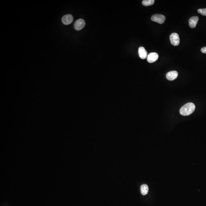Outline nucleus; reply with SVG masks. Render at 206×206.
I'll list each match as a JSON object with an SVG mask.
<instances>
[{"label":"nucleus","instance_id":"1","mask_svg":"<svg viewBox=\"0 0 206 206\" xmlns=\"http://www.w3.org/2000/svg\"><path fill=\"white\" fill-rule=\"evenodd\" d=\"M195 109V106L193 103H188L184 105L180 110V113L183 116H188L193 113Z\"/></svg>","mask_w":206,"mask_h":206},{"label":"nucleus","instance_id":"2","mask_svg":"<svg viewBox=\"0 0 206 206\" xmlns=\"http://www.w3.org/2000/svg\"><path fill=\"white\" fill-rule=\"evenodd\" d=\"M166 18L163 15L160 14L154 15L151 17V20L159 24H163Z\"/></svg>","mask_w":206,"mask_h":206},{"label":"nucleus","instance_id":"3","mask_svg":"<svg viewBox=\"0 0 206 206\" xmlns=\"http://www.w3.org/2000/svg\"><path fill=\"white\" fill-rule=\"evenodd\" d=\"M171 43L174 46H177L180 43V38L179 35L176 33H173L170 36Z\"/></svg>","mask_w":206,"mask_h":206},{"label":"nucleus","instance_id":"4","mask_svg":"<svg viewBox=\"0 0 206 206\" xmlns=\"http://www.w3.org/2000/svg\"><path fill=\"white\" fill-rule=\"evenodd\" d=\"M85 22L83 19H79L76 21L74 24V27L76 30H81L85 26Z\"/></svg>","mask_w":206,"mask_h":206},{"label":"nucleus","instance_id":"5","mask_svg":"<svg viewBox=\"0 0 206 206\" xmlns=\"http://www.w3.org/2000/svg\"><path fill=\"white\" fill-rule=\"evenodd\" d=\"M73 20V17L71 15L68 14L64 15L62 17V22L64 25H68L71 24Z\"/></svg>","mask_w":206,"mask_h":206},{"label":"nucleus","instance_id":"6","mask_svg":"<svg viewBox=\"0 0 206 206\" xmlns=\"http://www.w3.org/2000/svg\"><path fill=\"white\" fill-rule=\"evenodd\" d=\"M159 55L155 52H152L149 54L147 57V60L150 63H152L155 62L159 59Z\"/></svg>","mask_w":206,"mask_h":206},{"label":"nucleus","instance_id":"7","mask_svg":"<svg viewBox=\"0 0 206 206\" xmlns=\"http://www.w3.org/2000/svg\"><path fill=\"white\" fill-rule=\"evenodd\" d=\"M178 73L176 71L169 72L166 74V78L169 81H173L176 79L178 76Z\"/></svg>","mask_w":206,"mask_h":206},{"label":"nucleus","instance_id":"8","mask_svg":"<svg viewBox=\"0 0 206 206\" xmlns=\"http://www.w3.org/2000/svg\"><path fill=\"white\" fill-rule=\"evenodd\" d=\"M199 20L198 16H193L191 17L189 20V25L191 28H195L196 27Z\"/></svg>","mask_w":206,"mask_h":206},{"label":"nucleus","instance_id":"9","mask_svg":"<svg viewBox=\"0 0 206 206\" xmlns=\"http://www.w3.org/2000/svg\"><path fill=\"white\" fill-rule=\"evenodd\" d=\"M138 53L139 57L142 59H145L147 57V53L144 47H139Z\"/></svg>","mask_w":206,"mask_h":206},{"label":"nucleus","instance_id":"10","mask_svg":"<svg viewBox=\"0 0 206 206\" xmlns=\"http://www.w3.org/2000/svg\"><path fill=\"white\" fill-rule=\"evenodd\" d=\"M141 191L142 194L145 195L147 194L148 192V187L146 184H143L141 187Z\"/></svg>","mask_w":206,"mask_h":206},{"label":"nucleus","instance_id":"11","mask_svg":"<svg viewBox=\"0 0 206 206\" xmlns=\"http://www.w3.org/2000/svg\"><path fill=\"white\" fill-rule=\"evenodd\" d=\"M155 2L154 0H144L142 2V4L145 6L152 5Z\"/></svg>","mask_w":206,"mask_h":206},{"label":"nucleus","instance_id":"12","mask_svg":"<svg viewBox=\"0 0 206 206\" xmlns=\"http://www.w3.org/2000/svg\"><path fill=\"white\" fill-rule=\"evenodd\" d=\"M198 12L203 15L206 16V8L204 9H199L198 10Z\"/></svg>","mask_w":206,"mask_h":206},{"label":"nucleus","instance_id":"13","mask_svg":"<svg viewBox=\"0 0 206 206\" xmlns=\"http://www.w3.org/2000/svg\"><path fill=\"white\" fill-rule=\"evenodd\" d=\"M201 51L202 53L206 54V47H204L202 48Z\"/></svg>","mask_w":206,"mask_h":206}]
</instances>
